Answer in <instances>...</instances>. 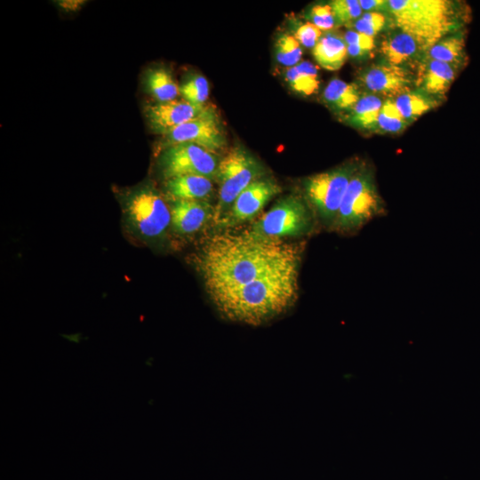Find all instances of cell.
Segmentation results:
<instances>
[{"label": "cell", "mask_w": 480, "mask_h": 480, "mask_svg": "<svg viewBox=\"0 0 480 480\" xmlns=\"http://www.w3.org/2000/svg\"><path fill=\"white\" fill-rule=\"evenodd\" d=\"M163 136L164 148L192 143L216 153L226 145L224 130L212 108L202 116L172 129Z\"/></svg>", "instance_id": "obj_10"}, {"label": "cell", "mask_w": 480, "mask_h": 480, "mask_svg": "<svg viewBox=\"0 0 480 480\" xmlns=\"http://www.w3.org/2000/svg\"><path fill=\"white\" fill-rule=\"evenodd\" d=\"M293 36L301 45L314 48L322 37V31L311 22H306L297 28Z\"/></svg>", "instance_id": "obj_32"}, {"label": "cell", "mask_w": 480, "mask_h": 480, "mask_svg": "<svg viewBox=\"0 0 480 480\" xmlns=\"http://www.w3.org/2000/svg\"><path fill=\"white\" fill-rule=\"evenodd\" d=\"M208 293L235 288L300 262L295 244L267 239L250 231L211 237L197 257Z\"/></svg>", "instance_id": "obj_1"}, {"label": "cell", "mask_w": 480, "mask_h": 480, "mask_svg": "<svg viewBox=\"0 0 480 480\" xmlns=\"http://www.w3.org/2000/svg\"><path fill=\"white\" fill-rule=\"evenodd\" d=\"M425 51L426 48L417 39L398 28L390 31L380 45L384 62L397 67L412 62L416 64Z\"/></svg>", "instance_id": "obj_15"}, {"label": "cell", "mask_w": 480, "mask_h": 480, "mask_svg": "<svg viewBox=\"0 0 480 480\" xmlns=\"http://www.w3.org/2000/svg\"><path fill=\"white\" fill-rule=\"evenodd\" d=\"M409 124L397 109L394 99L385 100L379 114L377 132L398 133Z\"/></svg>", "instance_id": "obj_25"}, {"label": "cell", "mask_w": 480, "mask_h": 480, "mask_svg": "<svg viewBox=\"0 0 480 480\" xmlns=\"http://www.w3.org/2000/svg\"><path fill=\"white\" fill-rule=\"evenodd\" d=\"M359 4L362 10L366 12L389 13L388 1L387 0H359Z\"/></svg>", "instance_id": "obj_33"}, {"label": "cell", "mask_w": 480, "mask_h": 480, "mask_svg": "<svg viewBox=\"0 0 480 480\" xmlns=\"http://www.w3.org/2000/svg\"><path fill=\"white\" fill-rule=\"evenodd\" d=\"M58 5L64 11L76 12L79 10L85 3L82 0H61L58 1Z\"/></svg>", "instance_id": "obj_34"}, {"label": "cell", "mask_w": 480, "mask_h": 480, "mask_svg": "<svg viewBox=\"0 0 480 480\" xmlns=\"http://www.w3.org/2000/svg\"><path fill=\"white\" fill-rule=\"evenodd\" d=\"M263 173L260 164L244 148L231 149L219 164V204L214 210L216 221L224 222L228 211L239 194Z\"/></svg>", "instance_id": "obj_8"}, {"label": "cell", "mask_w": 480, "mask_h": 480, "mask_svg": "<svg viewBox=\"0 0 480 480\" xmlns=\"http://www.w3.org/2000/svg\"><path fill=\"white\" fill-rule=\"evenodd\" d=\"M348 54L352 58H363L375 47L374 37L356 30H348L344 35Z\"/></svg>", "instance_id": "obj_29"}, {"label": "cell", "mask_w": 480, "mask_h": 480, "mask_svg": "<svg viewBox=\"0 0 480 480\" xmlns=\"http://www.w3.org/2000/svg\"><path fill=\"white\" fill-rule=\"evenodd\" d=\"M330 5L337 25H352L362 15L359 0H334Z\"/></svg>", "instance_id": "obj_28"}, {"label": "cell", "mask_w": 480, "mask_h": 480, "mask_svg": "<svg viewBox=\"0 0 480 480\" xmlns=\"http://www.w3.org/2000/svg\"><path fill=\"white\" fill-rule=\"evenodd\" d=\"M362 93L356 84L339 78L332 79L323 92V100L332 110L348 112L358 101Z\"/></svg>", "instance_id": "obj_21"}, {"label": "cell", "mask_w": 480, "mask_h": 480, "mask_svg": "<svg viewBox=\"0 0 480 480\" xmlns=\"http://www.w3.org/2000/svg\"><path fill=\"white\" fill-rule=\"evenodd\" d=\"M387 212L373 169L362 162L347 188L332 231L355 235L372 220L385 216Z\"/></svg>", "instance_id": "obj_4"}, {"label": "cell", "mask_w": 480, "mask_h": 480, "mask_svg": "<svg viewBox=\"0 0 480 480\" xmlns=\"http://www.w3.org/2000/svg\"><path fill=\"white\" fill-rule=\"evenodd\" d=\"M299 266L294 264L240 286L210 292V298L225 318L260 325L281 316L296 301Z\"/></svg>", "instance_id": "obj_2"}, {"label": "cell", "mask_w": 480, "mask_h": 480, "mask_svg": "<svg viewBox=\"0 0 480 480\" xmlns=\"http://www.w3.org/2000/svg\"><path fill=\"white\" fill-rule=\"evenodd\" d=\"M312 52L319 66L330 71L340 69L348 55L344 38L334 33L323 36Z\"/></svg>", "instance_id": "obj_18"}, {"label": "cell", "mask_w": 480, "mask_h": 480, "mask_svg": "<svg viewBox=\"0 0 480 480\" xmlns=\"http://www.w3.org/2000/svg\"><path fill=\"white\" fill-rule=\"evenodd\" d=\"M309 19L321 31H329L337 25L330 4L314 5L309 12Z\"/></svg>", "instance_id": "obj_31"}, {"label": "cell", "mask_w": 480, "mask_h": 480, "mask_svg": "<svg viewBox=\"0 0 480 480\" xmlns=\"http://www.w3.org/2000/svg\"><path fill=\"white\" fill-rule=\"evenodd\" d=\"M396 27L426 50L461 25L462 10L449 0H388Z\"/></svg>", "instance_id": "obj_3"}, {"label": "cell", "mask_w": 480, "mask_h": 480, "mask_svg": "<svg viewBox=\"0 0 480 480\" xmlns=\"http://www.w3.org/2000/svg\"><path fill=\"white\" fill-rule=\"evenodd\" d=\"M394 101L403 117L410 124L439 103L437 99L419 89L407 91L394 98Z\"/></svg>", "instance_id": "obj_22"}, {"label": "cell", "mask_w": 480, "mask_h": 480, "mask_svg": "<svg viewBox=\"0 0 480 480\" xmlns=\"http://www.w3.org/2000/svg\"><path fill=\"white\" fill-rule=\"evenodd\" d=\"M316 217L307 201L297 196H287L277 201L252 226L250 232L267 239L311 234Z\"/></svg>", "instance_id": "obj_7"}, {"label": "cell", "mask_w": 480, "mask_h": 480, "mask_svg": "<svg viewBox=\"0 0 480 480\" xmlns=\"http://www.w3.org/2000/svg\"><path fill=\"white\" fill-rule=\"evenodd\" d=\"M164 189L173 200H203L213 190L212 180L200 175H182L165 180Z\"/></svg>", "instance_id": "obj_17"}, {"label": "cell", "mask_w": 480, "mask_h": 480, "mask_svg": "<svg viewBox=\"0 0 480 480\" xmlns=\"http://www.w3.org/2000/svg\"><path fill=\"white\" fill-rule=\"evenodd\" d=\"M179 92L189 103L205 105L209 96L208 81L204 76L194 75L179 86Z\"/></svg>", "instance_id": "obj_27"}, {"label": "cell", "mask_w": 480, "mask_h": 480, "mask_svg": "<svg viewBox=\"0 0 480 480\" xmlns=\"http://www.w3.org/2000/svg\"><path fill=\"white\" fill-rule=\"evenodd\" d=\"M415 66L414 85L436 99L446 94L460 69L445 62L423 58Z\"/></svg>", "instance_id": "obj_14"}, {"label": "cell", "mask_w": 480, "mask_h": 480, "mask_svg": "<svg viewBox=\"0 0 480 480\" xmlns=\"http://www.w3.org/2000/svg\"><path fill=\"white\" fill-rule=\"evenodd\" d=\"M388 24L387 13L379 12H366L356 20L352 26L356 31L370 36H375L385 28Z\"/></svg>", "instance_id": "obj_30"}, {"label": "cell", "mask_w": 480, "mask_h": 480, "mask_svg": "<svg viewBox=\"0 0 480 480\" xmlns=\"http://www.w3.org/2000/svg\"><path fill=\"white\" fill-rule=\"evenodd\" d=\"M359 81L367 93L394 99L412 90L414 76L404 67L382 62L364 69L359 76Z\"/></svg>", "instance_id": "obj_11"}, {"label": "cell", "mask_w": 480, "mask_h": 480, "mask_svg": "<svg viewBox=\"0 0 480 480\" xmlns=\"http://www.w3.org/2000/svg\"><path fill=\"white\" fill-rule=\"evenodd\" d=\"M383 102L377 95L363 94L345 116L347 124L359 130L377 132L378 117Z\"/></svg>", "instance_id": "obj_20"}, {"label": "cell", "mask_w": 480, "mask_h": 480, "mask_svg": "<svg viewBox=\"0 0 480 480\" xmlns=\"http://www.w3.org/2000/svg\"><path fill=\"white\" fill-rule=\"evenodd\" d=\"M423 59L445 62L462 68L467 62L465 37L461 32L450 34L428 48Z\"/></svg>", "instance_id": "obj_19"}, {"label": "cell", "mask_w": 480, "mask_h": 480, "mask_svg": "<svg viewBox=\"0 0 480 480\" xmlns=\"http://www.w3.org/2000/svg\"><path fill=\"white\" fill-rule=\"evenodd\" d=\"M361 163L358 160L348 161L304 180L306 201L317 221L326 229L332 231L347 188Z\"/></svg>", "instance_id": "obj_5"}, {"label": "cell", "mask_w": 480, "mask_h": 480, "mask_svg": "<svg viewBox=\"0 0 480 480\" xmlns=\"http://www.w3.org/2000/svg\"><path fill=\"white\" fill-rule=\"evenodd\" d=\"M124 221L144 241L160 239L171 225V210L151 186L132 188L122 201Z\"/></svg>", "instance_id": "obj_6"}, {"label": "cell", "mask_w": 480, "mask_h": 480, "mask_svg": "<svg viewBox=\"0 0 480 480\" xmlns=\"http://www.w3.org/2000/svg\"><path fill=\"white\" fill-rule=\"evenodd\" d=\"M147 92L157 102L174 100L180 94L179 86L170 71L164 68H153L145 74L144 79Z\"/></svg>", "instance_id": "obj_24"}, {"label": "cell", "mask_w": 480, "mask_h": 480, "mask_svg": "<svg viewBox=\"0 0 480 480\" xmlns=\"http://www.w3.org/2000/svg\"><path fill=\"white\" fill-rule=\"evenodd\" d=\"M281 190V187L270 179L252 182L236 198L224 222L233 225L253 218Z\"/></svg>", "instance_id": "obj_13"}, {"label": "cell", "mask_w": 480, "mask_h": 480, "mask_svg": "<svg viewBox=\"0 0 480 480\" xmlns=\"http://www.w3.org/2000/svg\"><path fill=\"white\" fill-rule=\"evenodd\" d=\"M170 210L172 228L183 235L196 233L214 214L212 206L202 200H173Z\"/></svg>", "instance_id": "obj_16"}, {"label": "cell", "mask_w": 480, "mask_h": 480, "mask_svg": "<svg viewBox=\"0 0 480 480\" xmlns=\"http://www.w3.org/2000/svg\"><path fill=\"white\" fill-rule=\"evenodd\" d=\"M211 108L205 105H194L184 100L149 104L145 108V116L151 130L162 135Z\"/></svg>", "instance_id": "obj_12"}, {"label": "cell", "mask_w": 480, "mask_h": 480, "mask_svg": "<svg viewBox=\"0 0 480 480\" xmlns=\"http://www.w3.org/2000/svg\"><path fill=\"white\" fill-rule=\"evenodd\" d=\"M276 60L288 68L300 62L302 49L298 40L289 34L281 35L276 42Z\"/></svg>", "instance_id": "obj_26"}, {"label": "cell", "mask_w": 480, "mask_h": 480, "mask_svg": "<svg viewBox=\"0 0 480 480\" xmlns=\"http://www.w3.org/2000/svg\"><path fill=\"white\" fill-rule=\"evenodd\" d=\"M284 77L292 90L305 96L316 93L320 85L317 67L308 60L288 68Z\"/></svg>", "instance_id": "obj_23"}, {"label": "cell", "mask_w": 480, "mask_h": 480, "mask_svg": "<svg viewBox=\"0 0 480 480\" xmlns=\"http://www.w3.org/2000/svg\"><path fill=\"white\" fill-rule=\"evenodd\" d=\"M220 160L204 148L180 143L164 148L158 158L162 176L168 180L182 175H200L217 179Z\"/></svg>", "instance_id": "obj_9"}]
</instances>
